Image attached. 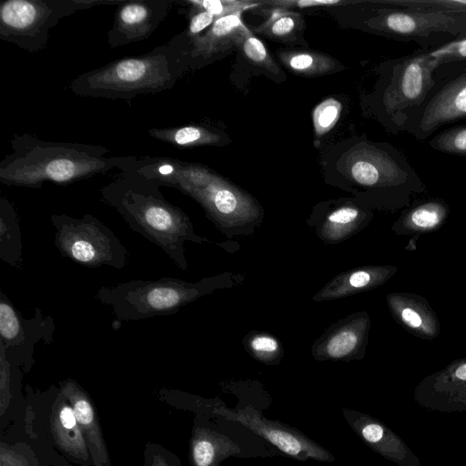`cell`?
I'll use <instances>...</instances> for the list:
<instances>
[{
	"mask_svg": "<svg viewBox=\"0 0 466 466\" xmlns=\"http://www.w3.org/2000/svg\"><path fill=\"white\" fill-rule=\"evenodd\" d=\"M11 153L0 162V182L41 188L46 182L67 185L112 169H121L130 157H106L104 146L41 139L15 135Z\"/></svg>",
	"mask_w": 466,
	"mask_h": 466,
	"instance_id": "cell-1",
	"label": "cell"
},
{
	"mask_svg": "<svg viewBox=\"0 0 466 466\" xmlns=\"http://www.w3.org/2000/svg\"><path fill=\"white\" fill-rule=\"evenodd\" d=\"M127 163L116 179L101 187V200L116 210L132 230L160 248L178 268L186 269L185 241H200L188 217L166 200L158 183L133 170Z\"/></svg>",
	"mask_w": 466,
	"mask_h": 466,
	"instance_id": "cell-2",
	"label": "cell"
},
{
	"mask_svg": "<svg viewBox=\"0 0 466 466\" xmlns=\"http://www.w3.org/2000/svg\"><path fill=\"white\" fill-rule=\"evenodd\" d=\"M188 66L186 49L175 35L144 55L122 57L85 72L69 87L80 96L130 101L171 89Z\"/></svg>",
	"mask_w": 466,
	"mask_h": 466,
	"instance_id": "cell-3",
	"label": "cell"
},
{
	"mask_svg": "<svg viewBox=\"0 0 466 466\" xmlns=\"http://www.w3.org/2000/svg\"><path fill=\"white\" fill-rule=\"evenodd\" d=\"M364 20L370 31L433 50L466 37L463 0H373Z\"/></svg>",
	"mask_w": 466,
	"mask_h": 466,
	"instance_id": "cell-4",
	"label": "cell"
},
{
	"mask_svg": "<svg viewBox=\"0 0 466 466\" xmlns=\"http://www.w3.org/2000/svg\"><path fill=\"white\" fill-rule=\"evenodd\" d=\"M341 165L352 181L380 195L390 210H404L426 191L406 156L390 144L360 141L345 154Z\"/></svg>",
	"mask_w": 466,
	"mask_h": 466,
	"instance_id": "cell-5",
	"label": "cell"
},
{
	"mask_svg": "<svg viewBox=\"0 0 466 466\" xmlns=\"http://www.w3.org/2000/svg\"><path fill=\"white\" fill-rule=\"evenodd\" d=\"M430 51L418 48L382 66L374 110L391 133L401 132L406 116L424 102L434 85Z\"/></svg>",
	"mask_w": 466,
	"mask_h": 466,
	"instance_id": "cell-6",
	"label": "cell"
},
{
	"mask_svg": "<svg viewBox=\"0 0 466 466\" xmlns=\"http://www.w3.org/2000/svg\"><path fill=\"white\" fill-rule=\"evenodd\" d=\"M204 282L189 283L172 278L135 279L101 287L96 299L111 308L123 320H139L175 314L183 306L202 296Z\"/></svg>",
	"mask_w": 466,
	"mask_h": 466,
	"instance_id": "cell-7",
	"label": "cell"
},
{
	"mask_svg": "<svg viewBox=\"0 0 466 466\" xmlns=\"http://www.w3.org/2000/svg\"><path fill=\"white\" fill-rule=\"evenodd\" d=\"M124 0H7L0 5V39L30 53L42 51L49 31L77 11Z\"/></svg>",
	"mask_w": 466,
	"mask_h": 466,
	"instance_id": "cell-8",
	"label": "cell"
},
{
	"mask_svg": "<svg viewBox=\"0 0 466 466\" xmlns=\"http://www.w3.org/2000/svg\"><path fill=\"white\" fill-rule=\"evenodd\" d=\"M55 246L60 254L87 268L109 266L122 269L127 263V250L103 222L91 214L77 218L53 214Z\"/></svg>",
	"mask_w": 466,
	"mask_h": 466,
	"instance_id": "cell-9",
	"label": "cell"
},
{
	"mask_svg": "<svg viewBox=\"0 0 466 466\" xmlns=\"http://www.w3.org/2000/svg\"><path fill=\"white\" fill-rule=\"evenodd\" d=\"M433 80L424 102L406 116L401 127L420 141L445 125L466 119V60L437 66Z\"/></svg>",
	"mask_w": 466,
	"mask_h": 466,
	"instance_id": "cell-10",
	"label": "cell"
},
{
	"mask_svg": "<svg viewBox=\"0 0 466 466\" xmlns=\"http://www.w3.org/2000/svg\"><path fill=\"white\" fill-rule=\"evenodd\" d=\"M55 325L39 309L29 319H24L6 295L0 290V347L11 364L29 365L36 343L53 340Z\"/></svg>",
	"mask_w": 466,
	"mask_h": 466,
	"instance_id": "cell-11",
	"label": "cell"
},
{
	"mask_svg": "<svg viewBox=\"0 0 466 466\" xmlns=\"http://www.w3.org/2000/svg\"><path fill=\"white\" fill-rule=\"evenodd\" d=\"M216 412L230 420L240 423L294 459L301 461L313 459L320 461H334L333 456L327 450L296 429L264 418L252 408L247 407L237 410L218 408Z\"/></svg>",
	"mask_w": 466,
	"mask_h": 466,
	"instance_id": "cell-12",
	"label": "cell"
},
{
	"mask_svg": "<svg viewBox=\"0 0 466 466\" xmlns=\"http://www.w3.org/2000/svg\"><path fill=\"white\" fill-rule=\"evenodd\" d=\"M413 400L428 410L466 411V357L424 377L414 389Z\"/></svg>",
	"mask_w": 466,
	"mask_h": 466,
	"instance_id": "cell-13",
	"label": "cell"
},
{
	"mask_svg": "<svg viewBox=\"0 0 466 466\" xmlns=\"http://www.w3.org/2000/svg\"><path fill=\"white\" fill-rule=\"evenodd\" d=\"M175 0H124L114 15L107 43L116 48L148 38L167 16Z\"/></svg>",
	"mask_w": 466,
	"mask_h": 466,
	"instance_id": "cell-14",
	"label": "cell"
},
{
	"mask_svg": "<svg viewBox=\"0 0 466 466\" xmlns=\"http://www.w3.org/2000/svg\"><path fill=\"white\" fill-rule=\"evenodd\" d=\"M343 412L362 441L384 459L399 466H422L405 441L383 422L358 411L343 410Z\"/></svg>",
	"mask_w": 466,
	"mask_h": 466,
	"instance_id": "cell-15",
	"label": "cell"
},
{
	"mask_svg": "<svg viewBox=\"0 0 466 466\" xmlns=\"http://www.w3.org/2000/svg\"><path fill=\"white\" fill-rule=\"evenodd\" d=\"M387 301L394 319L408 332L423 339H433L439 336L440 320L424 297L395 292L388 294Z\"/></svg>",
	"mask_w": 466,
	"mask_h": 466,
	"instance_id": "cell-16",
	"label": "cell"
},
{
	"mask_svg": "<svg viewBox=\"0 0 466 466\" xmlns=\"http://www.w3.org/2000/svg\"><path fill=\"white\" fill-rule=\"evenodd\" d=\"M60 391L66 398L75 411L94 466H110L102 431L87 394L73 380H66L61 382Z\"/></svg>",
	"mask_w": 466,
	"mask_h": 466,
	"instance_id": "cell-17",
	"label": "cell"
},
{
	"mask_svg": "<svg viewBox=\"0 0 466 466\" xmlns=\"http://www.w3.org/2000/svg\"><path fill=\"white\" fill-rule=\"evenodd\" d=\"M241 14H232L218 19L203 34L194 38L187 46L188 66H193L197 61L209 60L235 46V39L246 27Z\"/></svg>",
	"mask_w": 466,
	"mask_h": 466,
	"instance_id": "cell-18",
	"label": "cell"
},
{
	"mask_svg": "<svg viewBox=\"0 0 466 466\" xmlns=\"http://www.w3.org/2000/svg\"><path fill=\"white\" fill-rule=\"evenodd\" d=\"M243 452L231 437L204 424H195L190 441L192 466H219L226 458Z\"/></svg>",
	"mask_w": 466,
	"mask_h": 466,
	"instance_id": "cell-19",
	"label": "cell"
},
{
	"mask_svg": "<svg viewBox=\"0 0 466 466\" xmlns=\"http://www.w3.org/2000/svg\"><path fill=\"white\" fill-rule=\"evenodd\" d=\"M449 213L450 208L441 198L416 199L401 212L392 230L401 236L435 231L445 223Z\"/></svg>",
	"mask_w": 466,
	"mask_h": 466,
	"instance_id": "cell-20",
	"label": "cell"
},
{
	"mask_svg": "<svg viewBox=\"0 0 466 466\" xmlns=\"http://www.w3.org/2000/svg\"><path fill=\"white\" fill-rule=\"evenodd\" d=\"M50 418L51 432L59 449L89 466L90 452L77 423L75 411L66 398L59 400Z\"/></svg>",
	"mask_w": 466,
	"mask_h": 466,
	"instance_id": "cell-21",
	"label": "cell"
},
{
	"mask_svg": "<svg viewBox=\"0 0 466 466\" xmlns=\"http://www.w3.org/2000/svg\"><path fill=\"white\" fill-rule=\"evenodd\" d=\"M22 234L16 212L11 202L0 199V258L12 267L20 268L23 263Z\"/></svg>",
	"mask_w": 466,
	"mask_h": 466,
	"instance_id": "cell-22",
	"label": "cell"
},
{
	"mask_svg": "<svg viewBox=\"0 0 466 466\" xmlns=\"http://www.w3.org/2000/svg\"><path fill=\"white\" fill-rule=\"evenodd\" d=\"M151 137L179 148L217 145L222 140L221 136L202 125H187L181 127L150 128Z\"/></svg>",
	"mask_w": 466,
	"mask_h": 466,
	"instance_id": "cell-23",
	"label": "cell"
},
{
	"mask_svg": "<svg viewBox=\"0 0 466 466\" xmlns=\"http://www.w3.org/2000/svg\"><path fill=\"white\" fill-rule=\"evenodd\" d=\"M278 56L288 69L302 76H320L342 68L333 57L313 50H279Z\"/></svg>",
	"mask_w": 466,
	"mask_h": 466,
	"instance_id": "cell-24",
	"label": "cell"
},
{
	"mask_svg": "<svg viewBox=\"0 0 466 466\" xmlns=\"http://www.w3.org/2000/svg\"><path fill=\"white\" fill-rule=\"evenodd\" d=\"M267 19L254 31L269 38L294 41L302 32L304 20L301 14L279 7L265 10Z\"/></svg>",
	"mask_w": 466,
	"mask_h": 466,
	"instance_id": "cell-25",
	"label": "cell"
},
{
	"mask_svg": "<svg viewBox=\"0 0 466 466\" xmlns=\"http://www.w3.org/2000/svg\"><path fill=\"white\" fill-rule=\"evenodd\" d=\"M397 268L393 266L363 268L346 274L340 278L339 284L329 297H339L355 291L373 289L391 278Z\"/></svg>",
	"mask_w": 466,
	"mask_h": 466,
	"instance_id": "cell-26",
	"label": "cell"
},
{
	"mask_svg": "<svg viewBox=\"0 0 466 466\" xmlns=\"http://www.w3.org/2000/svg\"><path fill=\"white\" fill-rule=\"evenodd\" d=\"M369 328L368 316L355 324L343 327L326 341L325 354L332 359H341L353 353L360 345Z\"/></svg>",
	"mask_w": 466,
	"mask_h": 466,
	"instance_id": "cell-27",
	"label": "cell"
},
{
	"mask_svg": "<svg viewBox=\"0 0 466 466\" xmlns=\"http://www.w3.org/2000/svg\"><path fill=\"white\" fill-rule=\"evenodd\" d=\"M235 46L256 66L272 74L279 75L281 73L262 41L257 38L247 26L235 39Z\"/></svg>",
	"mask_w": 466,
	"mask_h": 466,
	"instance_id": "cell-28",
	"label": "cell"
},
{
	"mask_svg": "<svg viewBox=\"0 0 466 466\" xmlns=\"http://www.w3.org/2000/svg\"><path fill=\"white\" fill-rule=\"evenodd\" d=\"M429 146L441 153L466 157V125L439 132L429 140Z\"/></svg>",
	"mask_w": 466,
	"mask_h": 466,
	"instance_id": "cell-29",
	"label": "cell"
},
{
	"mask_svg": "<svg viewBox=\"0 0 466 466\" xmlns=\"http://www.w3.org/2000/svg\"><path fill=\"white\" fill-rule=\"evenodd\" d=\"M193 11H206L218 18L258 7L264 4L248 0H183Z\"/></svg>",
	"mask_w": 466,
	"mask_h": 466,
	"instance_id": "cell-30",
	"label": "cell"
},
{
	"mask_svg": "<svg viewBox=\"0 0 466 466\" xmlns=\"http://www.w3.org/2000/svg\"><path fill=\"white\" fill-rule=\"evenodd\" d=\"M341 104L335 98H328L313 110L312 120L315 134L320 137L328 133L338 122L341 113Z\"/></svg>",
	"mask_w": 466,
	"mask_h": 466,
	"instance_id": "cell-31",
	"label": "cell"
},
{
	"mask_svg": "<svg viewBox=\"0 0 466 466\" xmlns=\"http://www.w3.org/2000/svg\"><path fill=\"white\" fill-rule=\"evenodd\" d=\"M430 57L435 68L444 64L466 60V37L431 50Z\"/></svg>",
	"mask_w": 466,
	"mask_h": 466,
	"instance_id": "cell-32",
	"label": "cell"
},
{
	"mask_svg": "<svg viewBox=\"0 0 466 466\" xmlns=\"http://www.w3.org/2000/svg\"><path fill=\"white\" fill-rule=\"evenodd\" d=\"M145 466H181L178 458L157 444H148L145 450Z\"/></svg>",
	"mask_w": 466,
	"mask_h": 466,
	"instance_id": "cell-33",
	"label": "cell"
},
{
	"mask_svg": "<svg viewBox=\"0 0 466 466\" xmlns=\"http://www.w3.org/2000/svg\"><path fill=\"white\" fill-rule=\"evenodd\" d=\"M363 215L357 208L351 206L341 207L334 210L327 220L328 226L335 228H344L353 226Z\"/></svg>",
	"mask_w": 466,
	"mask_h": 466,
	"instance_id": "cell-34",
	"label": "cell"
},
{
	"mask_svg": "<svg viewBox=\"0 0 466 466\" xmlns=\"http://www.w3.org/2000/svg\"><path fill=\"white\" fill-rule=\"evenodd\" d=\"M12 376V365L0 347V389H1V408L4 412L5 404L10 398V383Z\"/></svg>",
	"mask_w": 466,
	"mask_h": 466,
	"instance_id": "cell-35",
	"label": "cell"
},
{
	"mask_svg": "<svg viewBox=\"0 0 466 466\" xmlns=\"http://www.w3.org/2000/svg\"><path fill=\"white\" fill-rule=\"evenodd\" d=\"M264 4L270 5L274 7H279L289 10L295 7L308 8L316 6L343 5L347 3L340 0H274L264 2Z\"/></svg>",
	"mask_w": 466,
	"mask_h": 466,
	"instance_id": "cell-36",
	"label": "cell"
},
{
	"mask_svg": "<svg viewBox=\"0 0 466 466\" xmlns=\"http://www.w3.org/2000/svg\"><path fill=\"white\" fill-rule=\"evenodd\" d=\"M250 347L254 352L264 357L276 353L279 350V343L274 338L260 335L252 339Z\"/></svg>",
	"mask_w": 466,
	"mask_h": 466,
	"instance_id": "cell-37",
	"label": "cell"
},
{
	"mask_svg": "<svg viewBox=\"0 0 466 466\" xmlns=\"http://www.w3.org/2000/svg\"><path fill=\"white\" fill-rule=\"evenodd\" d=\"M1 466H22V463L17 455L10 451L5 452L2 448Z\"/></svg>",
	"mask_w": 466,
	"mask_h": 466,
	"instance_id": "cell-38",
	"label": "cell"
},
{
	"mask_svg": "<svg viewBox=\"0 0 466 466\" xmlns=\"http://www.w3.org/2000/svg\"><path fill=\"white\" fill-rule=\"evenodd\" d=\"M62 466H69V465H62Z\"/></svg>",
	"mask_w": 466,
	"mask_h": 466,
	"instance_id": "cell-39",
	"label": "cell"
}]
</instances>
